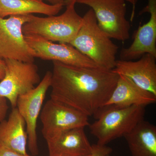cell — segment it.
Wrapping results in <instances>:
<instances>
[{"mask_svg":"<svg viewBox=\"0 0 156 156\" xmlns=\"http://www.w3.org/2000/svg\"><path fill=\"white\" fill-rule=\"evenodd\" d=\"M132 156H156V127L144 120L125 136Z\"/></svg>","mask_w":156,"mask_h":156,"instance_id":"2e32d148","label":"cell"},{"mask_svg":"<svg viewBox=\"0 0 156 156\" xmlns=\"http://www.w3.org/2000/svg\"><path fill=\"white\" fill-rule=\"evenodd\" d=\"M135 1H136V2H137V0H135Z\"/></svg>","mask_w":156,"mask_h":156,"instance_id":"4316f807","label":"cell"},{"mask_svg":"<svg viewBox=\"0 0 156 156\" xmlns=\"http://www.w3.org/2000/svg\"><path fill=\"white\" fill-rule=\"evenodd\" d=\"M156 101V95L140 88L125 76L119 75L115 87L104 106L146 107Z\"/></svg>","mask_w":156,"mask_h":156,"instance_id":"5bb4252c","label":"cell"},{"mask_svg":"<svg viewBox=\"0 0 156 156\" xmlns=\"http://www.w3.org/2000/svg\"><path fill=\"white\" fill-rule=\"evenodd\" d=\"M156 57L146 53L136 61L117 60L113 70L156 95Z\"/></svg>","mask_w":156,"mask_h":156,"instance_id":"7c38bea8","label":"cell"},{"mask_svg":"<svg viewBox=\"0 0 156 156\" xmlns=\"http://www.w3.org/2000/svg\"><path fill=\"white\" fill-rule=\"evenodd\" d=\"M26 123L17 108H12L9 119L0 123V145L27 155Z\"/></svg>","mask_w":156,"mask_h":156,"instance_id":"9a60e30c","label":"cell"},{"mask_svg":"<svg viewBox=\"0 0 156 156\" xmlns=\"http://www.w3.org/2000/svg\"><path fill=\"white\" fill-rule=\"evenodd\" d=\"M107 156H110V155H108Z\"/></svg>","mask_w":156,"mask_h":156,"instance_id":"484cf974","label":"cell"},{"mask_svg":"<svg viewBox=\"0 0 156 156\" xmlns=\"http://www.w3.org/2000/svg\"><path fill=\"white\" fill-rule=\"evenodd\" d=\"M76 2L66 6V10L58 16L46 17L31 14L29 21L23 26L24 35L38 36L52 42L69 44L75 37L83 21L76 11Z\"/></svg>","mask_w":156,"mask_h":156,"instance_id":"277c9868","label":"cell"},{"mask_svg":"<svg viewBox=\"0 0 156 156\" xmlns=\"http://www.w3.org/2000/svg\"><path fill=\"white\" fill-rule=\"evenodd\" d=\"M51 78L52 72H47L37 87L20 95L17 99L16 108L25 121L29 149L33 156L39 153L37 122L47 92L51 86Z\"/></svg>","mask_w":156,"mask_h":156,"instance_id":"ba28073f","label":"cell"},{"mask_svg":"<svg viewBox=\"0 0 156 156\" xmlns=\"http://www.w3.org/2000/svg\"><path fill=\"white\" fill-rule=\"evenodd\" d=\"M40 119L45 140L61 131L89 126V117L75 109L49 99L41 110Z\"/></svg>","mask_w":156,"mask_h":156,"instance_id":"9c48e42d","label":"cell"},{"mask_svg":"<svg viewBox=\"0 0 156 156\" xmlns=\"http://www.w3.org/2000/svg\"><path fill=\"white\" fill-rule=\"evenodd\" d=\"M9 109L7 98L0 96V123L5 120Z\"/></svg>","mask_w":156,"mask_h":156,"instance_id":"d6986e66","label":"cell"},{"mask_svg":"<svg viewBox=\"0 0 156 156\" xmlns=\"http://www.w3.org/2000/svg\"><path fill=\"white\" fill-rule=\"evenodd\" d=\"M146 12L150 14L149 20L140 26L134 33L131 45L121 50V60L138 59L146 53L156 57V0H148L147 5L139 12V14Z\"/></svg>","mask_w":156,"mask_h":156,"instance_id":"8fae6325","label":"cell"},{"mask_svg":"<svg viewBox=\"0 0 156 156\" xmlns=\"http://www.w3.org/2000/svg\"><path fill=\"white\" fill-rule=\"evenodd\" d=\"M76 3L91 8L99 28L111 39L124 42L130 37L125 0H78Z\"/></svg>","mask_w":156,"mask_h":156,"instance_id":"5b68a950","label":"cell"},{"mask_svg":"<svg viewBox=\"0 0 156 156\" xmlns=\"http://www.w3.org/2000/svg\"><path fill=\"white\" fill-rule=\"evenodd\" d=\"M84 128L61 131L45 140L49 156H85L91 154L92 145Z\"/></svg>","mask_w":156,"mask_h":156,"instance_id":"4fadbf2b","label":"cell"},{"mask_svg":"<svg viewBox=\"0 0 156 156\" xmlns=\"http://www.w3.org/2000/svg\"><path fill=\"white\" fill-rule=\"evenodd\" d=\"M119 77L112 69L53 61L50 98L94 116L110 97Z\"/></svg>","mask_w":156,"mask_h":156,"instance_id":"6da1fadb","label":"cell"},{"mask_svg":"<svg viewBox=\"0 0 156 156\" xmlns=\"http://www.w3.org/2000/svg\"><path fill=\"white\" fill-rule=\"evenodd\" d=\"M145 106L126 107L104 106L94 116L96 121L89 124L90 132L98 140V144L106 145L124 136L144 120Z\"/></svg>","mask_w":156,"mask_h":156,"instance_id":"3957f363","label":"cell"},{"mask_svg":"<svg viewBox=\"0 0 156 156\" xmlns=\"http://www.w3.org/2000/svg\"><path fill=\"white\" fill-rule=\"evenodd\" d=\"M113 150L106 145L94 144L92 145L91 156H107L111 153Z\"/></svg>","mask_w":156,"mask_h":156,"instance_id":"ac0fdd59","label":"cell"},{"mask_svg":"<svg viewBox=\"0 0 156 156\" xmlns=\"http://www.w3.org/2000/svg\"><path fill=\"white\" fill-rule=\"evenodd\" d=\"M69 44L99 67L114 68L119 47L99 28L92 9L83 17L80 28Z\"/></svg>","mask_w":156,"mask_h":156,"instance_id":"7a4b0ae2","label":"cell"},{"mask_svg":"<svg viewBox=\"0 0 156 156\" xmlns=\"http://www.w3.org/2000/svg\"><path fill=\"white\" fill-rule=\"evenodd\" d=\"M3 78V77H2V76H0V81L2 80Z\"/></svg>","mask_w":156,"mask_h":156,"instance_id":"cb8c5ba5","label":"cell"},{"mask_svg":"<svg viewBox=\"0 0 156 156\" xmlns=\"http://www.w3.org/2000/svg\"><path fill=\"white\" fill-rule=\"evenodd\" d=\"M91 156V154L89 155H87V156Z\"/></svg>","mask_w":156,"mask_h":156,"instance_id":"d4e9b609","label":"cell"},{"mask_svg":"<svg viewBox=\"0 0 156 156\" xmlns=\"http://www.w3.org/2000/svg\"><path fill=\"white\" fill-rule=\"evenodd\" d=\"M64 6L63 4L48 5L36 0H0V17L36 13L54 16Z\"/></svg>","mask_w":156,"mask_h":156,"instance_id":"e0dca14e","label":"cell"},{"mask_svg":"<svg viewBox=\"0 0 156 156\" xmlns=\"http://www.w3.org/2000/svg\"><path fill=\"white\" fill-rule=\"evenodd\" d=\"M24 37L27 44L33 50L35 58L79 67H99L70 44H55L38 36L33 35H24Z\"/></svg>","mask_w":156,"mask_h":156,"instance_id":"30bf717a","label":"cell"},{"mask_svg":"<svg viewBox=\"0 0 156 156\" xmlns=\"http://www.w3.org/2000/svg\"><path fill=\"white\" fill-rule=\"evenodd\" d=\"M5 63L4 59L0 58V76L4 77L5 75Z\"/></svg>","mask_w":156,"mask_h":156,"instance_id":"7402d4cb","label":"cell"},{"mask_svg":"<svg viewBox=\"0 0 156 156\" xmlns=\"http://www.w3.org/2000/svg\"><path fill=\"white\" fill-rule=\"evenodd\" d=\"M36 1H47L50 2L52 5L58 4H63L65 6L73 2L76 3L78 0H36Z\"/></svg>","mask_w":156,"mask_h":156,"instance_id":"44dd1931","label":"cell"},{"mask_svg":"<svg viewBox=\"0 0 156 156\" xmlns=\"http://www.w3.org/2000/svg\"><path fill=\"white\" fill-rule=\"evenodd\" d=\"M125 1H127V2L131 3L132 5H133V9H132V14H131V21H132L133 19H134V14H135V5H136V2L135 0H125Z\"/></svg>","mask_w":156,"mask_h":156,"instance_id":"603a6c76","label":"cell"},{"mask_svg":"<svg viewBox=\"0 0 156 156\" xmlns=\"http://www.w3.org/2000/svg\"><path fill=\"white\" fill-rule=\"evenodd\" d=\"M0 156H30V155L28 154H22L9 148L0 145Z\"/></svg>","mask_w":156,"mask_h":156,"instance_id":"ffe728a7","label":"cell"},{"mask_svg":"<svg viewBox=\"0 0 156 156\" xmlns=\"http://www.w3.org/2000/svg\"><path fill=\"white\" fill-rule=\"evenodd\" d=\"M31 14L12 15L7 19L0 17V58L34 62V53L26 41L23 25Z\"/></svg>","mask_w":156,"mask_h":156,"instance_id":"52a82bcc","label":"cell"},{"mask_svg":"<svg viewBox=\"0 0 156 156\" xmlns=\"http://www.w3.org/2000/svg\"><path fill=\"white\" fill-rule=\"evenodd\" d=\"M5 75L0 81V96L9 101L12 108L17 106V98L35 87L41 82L38 68L34 62L4 59Z\"/></svg>","mask_w":156,"mask_h":156,"instance_id":"8992f818","label":"cell"}]
</instances>
